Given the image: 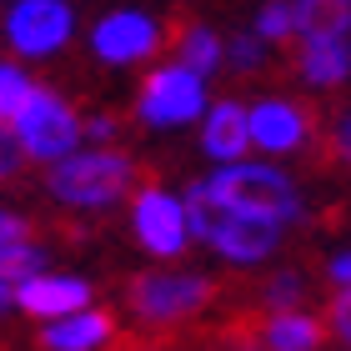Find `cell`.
Here are the masks:
<instances>
[{
    "instance_id": "5b68a950",
    "label": "cell",
    "mask_w": 351,
    "mask_h": 351,
    "mask_svg": "<svg viewBox=\"0 0 351 351\" xmlns=\"http://www.w3.org/2000/svg\"><path fill=\"white\" fill-rule=\"evenodd\" d=\"M10 131L21 136V146L36 156V161H60V156H71L75 141H81L75 110H71L66 101H56L51 90H36V95H30V106L21 110V121H15Z\"/></svg>"
},
{
    "instance_id": "2e32d148",
    "label": "cell",
    "mask_w": 351,
    "mask_h": 351,
    "mask_svg": "<svg viewBox=\"0 0 351 351\" xmlns=\"http://www.w3.org/2000/svg\"><path fill=\"white\" fill-rule=\"evenodd\" d=\"M176 45V60H181V71H191V75H206L216 66V56H221V45H216V36L211 30H186L181 40H171Z\"/></svg>"
},
{
    "instance_id": "ac0fdd59",
    "label": "cell",
    "mask_w": 351,
    "mask_h": 351,
    "mask_svg": "<svg viewBox=\"0 0 351 351\" xmlns=\"http://www.w3.org/2000/svg\"><path fill=\"white\" fill-rule=\"evenodd\" d=\"M30 276H40V251L36 246H25V241H15V246H0V281H30Z\"/></svg>"
},
{
    "instance_id": "9c48e42d",
    "label": "cell",
    "mask_w": 351,
    "mask_h": 351,
    "mask_svg": "<svg viewBox=\"0 0 351 351\" xmlns=\"http://www.w3.org/2000/svg\"><path fill=\"white\" fill-rule=\"evenodd\" d=\"M311 116L301 106L291 101H266L251 110V146H261V151H296L301 141L311 136Z\"/></svg>"
},
{
    "instance_id": "52a82bcc",
    "label": "cell",
    "mask_w": 351,
    "mask_h": 351,
    "mask_svg": "<svg viewBox=\"0 0 351 351\" xmlns=\"http://www.w3.org/2000/svg\"><path fill=\"white\" fill-rule=\"evenodd\" d=\"M5 30H10L15 51L45 56V51H56V45L71 36V10H66V0H21V5L10 10Z\"/></svg>"
},
{
    "instance_id": "7c38bea8",
    "label": "cell",
    "mask_w": 351,
    "mask_h": 351,
    "mask_svg": "<svg viewBox=\"0 0 351 351\" xmlns=\"http://www.w3.org/2000/svg\"><path fill=\"white\" fill-rule=\"evenodd\" d=\"M201 146L211 151L221 166H236L251 146V116L236 101H221L211 110V121H206V131H201Z\"/></svg>"
},
{
    "instance_id": "cb8c5ba5",
    "label": "cell",
    "mask_w": 351,
    "mask_h": 351,
    "mask_svg": "<svg viewBox=\"0 0 351 351\" xmlns=\"http://www.w3.org/2000/svg\"><path fill=\"white\" fill-rule=\"evenodd\" d=\"M5 171H15V141L0 136V176H5Z\"/></svg>"
},
{
    "instance_id": "7a4b0ae2",
    "label": "cell",
    "mask_w": 351,
    "mask_h": 351,
    "mask_svg": "<svg viewBox=\"0 0 351 351\" xmlns=\"http://www.w3.org/2000/svg\"><path fill=\"white\" fill-rule=\"evenodd\" d=\"M136 166L121 151H71L51 166V191L66 206H106L131 186Z\"/></svg>"
},
{
    "instance_id": "8992f818",
    "label": "cell",
    "mask_w": 351,
    "mask_h": 351,
    "mask_svg": "<svg viewBox=\"0 0 351 351\" xmlns=\"http://www.w3.org/2000/svg\"><path fill=\"white\" fill-rule=\"evenodd\" d=\"M201 106H206L201 75H191V71H181V66L151 71L146 86H141V121H151V125H181V121H196Z\"/></svg>"
},
{
    "instance_id": "484cf974",
    "label": "cell",
    "mask_w": 351,
    "mask_h": 351,
    "mask_svg": "<svg viewBox=\"0 0 351 351\" xmlns=\"http://www.w3.org/2000/svg\"><path fill=\"white\" fill-rule=\"evenodd\" d=\"M331 276H337V281H351V256H337V261H331Z\"/></svg>"
},
{
    "instance_id": "277c9868",
    "label": "cell",
    "mask_w": 351,
    "mask_h": 351,
    "mask_svg": "<svg viewBox=\"0 0 351 351\" xmlns=\"http://www.w3.org/2000/svg\"><path fill=\"white\" fill-rule=\"evenodd\" d=\"M216 281L206 276H136L125 286V301H131L136 316L146 322H181V316H196L201 306H211Z\"/></svg>"
},
{
    "instance_id": "6da1fadb",
    "label": "cell",
    "mask_w": 351,
    "mask_h": 351,
    "mask_svg": "<svg viewBox=\"0 0 351 351\" xmlns=\"http://www.w3.org/2000/svg\"><path fill=\"white\" fill-rule=\"evenodd\" d=\"M186 221H191V231H196L206 246H216L221 256H231V261H261L266 251L276 246V231H281V221L221 201L206 181L191 186V196H186Z\"/></svg>"
},
{
    "instance_id": "44dd1931",
    "label": "cell",
    "mask_w": 351,
    "mask_h": 351,
    "mask_svg": "<svg viewBox=\"0 0 351 351\" xmlns=\"http://www.w3.org/2000/svg\"><path fill=\"white\" fill-rule=\"evenodd\" d=\"M231 60L241 71H256L261 60H266V40L261 36H236V45H231Z\"/></svg>"
},
{
    "instance_id": "d4e9b609",
    "label": "cell",
    "mask_w": 351,
    "mask_h": 351,
    "mask_svg": "<svg viewBox=\"0 0 351 351\" xmlns=\"http://www.w3.org/2000/svg\"><path fill=\"white\" fill-rule=\"evenodd\" d=\"M337 151H341V161H351V116L341 121V131H337Z\"/></svg>"
},
{
    "instance_id": "7402d4cb",
    "label": "cell",
    "mask_w": 351,
    "mask_h": 351,
    "mask_svg": "<svg viewBox=\"0 0 351 351\" xmlns=\"http://www.w3.org/2000/svg\"><path fill=\"white\" fill-rule=\"evenodd\" d=\"M25 236H30V221L0 211V246H15V241H25Z\"/></svg>"
},
{
    "instance_id": "603a6c76",
    "label": "cell",
    "mask_w": 351,
    "mask_h": 351,
    "mask_svg": "<svg viewBox=\"0 0 351 351\" xmlns=\"http://www.w3.org/2000/svg\"><path fill=\"white\" fill-rule=\"evenodd\" d=\"M331 322H337V337L351 346V291L337 301V306H331Z\"/></svg>"
},
{
    "instance_id": "5bb4252c",
    "label": "cell",
    "mask_w": 351,
    "mask_h": 351,
    "mask_svg": "<svg viewBox=\"0 0 351 351\" xmlns=\"http://www.w3.org/2000/svg\"><path fill=\"white\" fill-rule=\"evenodd\" d=\"M351 30V0H301L296 5V36L316 45V40H346Z\"/></svg>"
},
{
    "instance_id": "3957f363",
    "label": "cell",
    "mask_w": 351,
    "mask_h": 351,
    "mask_svg": "<svg viewBox=\"0 0 351 351\" xmlns=\"http://www.w3.org/2000/svg\"><path fill=\"white\" fill-rule=\"evenodd\" d=\"M206 186H211L221 201L241 206V211H256V216H271V221H296V216H301L296 186L286 181L281 171H271V166H246V161H236V166H221Z\"/></svg>"
},
{
    "instance_id": "d6986e66",
    "label": "cell",
    "mask_w": 351,
    "mask_h": 351,
    "mask_svg": "<svg viewBox=\"0 0 351 351\" xmlns=\"http://www.w3.org/2000/svg\"><path fill=\"white\" fill-rule=\"evenodd\" d=\"M291 30H296V10H286V5L261 10V40H286Z\"/></svg>"
},
{
    "instance_id": "4316f807",
    "label": "cell",
    "mask_w": 351,
    "mask_h": 351,
    "mask_svg": "<svg viewBox=\"0 0 351 351\" xmlns=\"http://www.w3.org/2000/svg\"><path fill=\"white\" fill-rule=\"evenodd\" d=\"M5 306H10V286L0 281V311H5Z\"/></svg>"
},
{
    "instance_id": "8fae6325",
    "label": "cell",
    "mask_w": 351,
    "mask_h": 351,
    "mask_svg": "<svg viewBox=\"0 0 351 351\" xmlns=\"http://www.w3.org/2000/svg\"><path fill=\"white\" fill-rule=\"evenodd\" d=\"M15 301L30 316H71L90 301V286L75 281V276H30V281H21Z\"/></svg>"
},
{
    "instance_id": "9a60e30c",
    "label": "cell",
    "mask_w": 351,
    "mask_h": 351,
    "mask_svg": "<svg viewBox=\"0 0 351 351\" xmlns=\"http://www.w3.org/2000/svg\"><path fill=\"white\" fill-rule=\"evenodd\" d=\"M301 75L311 86H337L351 75V40H301Z\"/></svg>"
},
{
    "instance_id": "ba28073f",
    "label": "cell",
    "mask_w": 351,
    "mask_h": 351,
    "mask_svg": "<svg viewBox=\"0 0 351 351\" xmlns=\"http://www.w3.org/2000/svg\"><path fill=\"white\" fill-rule=\"evenodd\" d=\"M186 211L176 206L171 196H161L156 186H146L136 196V236H141V246L156 251V256H176V251L186 246Z\"/></svg>"
},
{
    "instance_id": "4fadbf2b",
    "label": "cell",
    "mask_w": 351,
    "mask_h": 351,
    "mask_svg": "<svg viewBox=\"0 0 351 351\" xmlns=\"http://www.w3.org/2000/svg\"><path fill=\"white\" fill-rule=\"evenodd\" d=\"M110 331H116V316L110 311H71V322H51L40 341L51 351H90V346H101Z\"/></svg>"
},
{
    "instance_id": "e0dca14e",
    "label": "cell",
    "mask_w": 351,
    "mask_h": 351,
    "mask_svg": "<svg viewBox=\"0 0 351 351\" xmlns=\"http://www.w3.org/2000/svg\"><path fill=\"white\" fill-rule=\"evenodd\" d=\"M30 95H36V86H30L21 71H15V66H0V121L15 125V121H21V110L30 106Z\"/></svg>"
},
{
    "instance_id": "30bf717a",
    "label": "cell",
    "mask_w": 351,
    "mask_h": 351,
    "mask_svg": "<svg viewBox=\"0 0 351 351\" xmlns=\"http://www.w3.org/2000/svg\"><path fill=\"white\" fill-rule=\"evenodd\" d=\"M156 45H161L156 25L136 10H121V15H110V21L95 25V56L101 60H141V56H151Z\"/></svg>"
},
{
    "instance_id": "ffe728a7",
    "label": "cell",
    "mask_w": 351,
    "mask_h": 351,
    "mask_svg": "<svg viewBox=\"0 0 351 351\" xmlns=\"http://www.w3.org/2000/svg\"><path fill=\"white\" fill-rule=\"evenodd\" d=\"M266 301H271V311H286L291 301H301V281L291 276V271L271 276V286H266Z\"/></svg>"
}]
</instances>
